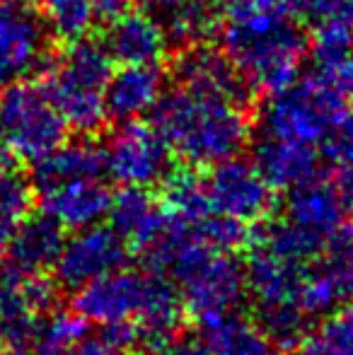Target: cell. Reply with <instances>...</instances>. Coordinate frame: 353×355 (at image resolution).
I'll return each instance as SVG.
<instances>
[{"mask_svg":"<svg viewBox=\"0 0 353 355\" xmlns=\"http://www.w3.org/2000/svg\"><path fill=\"white\" fill-rule=\"evenodd\" d=\"M257 169L261 177L271 184L273 191L300 187L310 179L320 177V153L312 145L283 141V138L261 136L255 145V159Z\"/></svg>","mask_w":353,"mask_h":355,"instance_id":"20","label":"cell"},{"mask_svg":"<svg viewBox=\"0 0 353 355\" xmlns=\"http://www.w3.org/2000/svg\"><path fill=\"white\" fill-rule=\"evenodd\" d=\"M42 211L63 230H83L107 218L112 191L102 179H80L51 187L39 193Z\"/></svg>","mask_w":353,"mask_h":355,"instance_id":"18","label":"cell"},{"mask_svg":"<svg viewBox=\"0 0 353 355\" xmlns=\"http://www.w3.org/2000/svg\"><path fill=\"white\" fill-rule=\"evenodd\" d=\"M346 206L344 196L339 193L336 184L322 182L320 177L291 189L286 203V220L293 225L317 234L320 239H329L346 227Z\"/></svg>","mask_w":353,"mask_h":355,"instance_id":"19","label":"cell"},{"mask_svg":"<svg viewBox=\"0 0 353 355\" xmlns=\"http://www.w3.org/2000/svg\"><path fill=\"white\" fill-rule=\"evenodd\" d=\"M295 355H353V304H339L307 329Z\"/></svg>","mask_w":353,"mask_h":355,"instance_id":"27","label":"cell"},{"mask_svg":"<svg viewBox=\"0 0 353 355\" xmlns=\"http://www.w3.org/2000/svg\"><path fill=\"white\" fill-rule=\"evenodd\" d=\"M87 322L78 312H44L34 324L27 343V355H68L85 338Z\"/></svg>","mask_w":353,"mask_h":355,"instance_id":"29","label":"cell"},{"mask_svg":"<svg viewBox=\"0 0 353 355\" xmlns=\"http://www.w3.org/2000/svg\"><path fill=\"white\" fill-rule=\"evenodd\" d=\"M109 227L126 242L128 249L146 252L160 239L167 225L162 203L148 189L123 187L109 203Z\"/></svg>","mask_w":353,"mask_h":355,"instance_id":"17","label":"cell"},{"mask_svg":"<svg viewBox=\"0 0 353 355\" xmlns=\"http://www.w3.org/2000/svg\"><path fill=\"white\" fill-rule=\"evenodd\" d=\"M143 281H146V273L117 268V271L78 288L73 309L85 322H92L97 327L133 322L138 307H141Z\"/></svg>","mask_w":353,"mask_h":355,"instance_id":"12","label":"cell"},{"mask_svg":"<svg viewBox=\"0 0 353 355\" xmlns=\"http://www.w3.org/2000/svg\"><path fill=\"white\" fill-rule=\"evenodd\" d=\"M104 150V174L121 187L150 189L172 172V150L153 123H119Z\"/></svg>","mask_w":353,"mask_h":355,"instance_id":"5","label":"cell"},{"mask_svg":"<svg viewBox=\"0 0 353 355\" xmlns=\"http://www.w3.org/2000/svg\"><path fill=\"white\" fill-rule=\"evenodd\" d=\"M307 51L315 63V75H325L353 53V29L336 22H317Z\"/></svg>","mask_w":353,"mask_h":355,"instance_id":"31","label":"cell"},{"mask_svg":"<svg viewBox=\"0 0 353 355\" xmlns=\"http://www.w3.org/2000/svg\"><path fill=\"white\" fill-rule=\"evenodd\" d=\"M143 3H146L148 12H157V10L167 8V5H172L175 0H143Z\"/></svg>","mask_w":353,"mask_h":355,"instance_id":"38","label":"cell"},{"mask_svg":"<svg viewBox=\"0 0 353 355\" xmlns=\"http://www.w3.org/2000/svg\"><path fill=\"white\" fill-rule=\"evenodd\" d=\"M148 355H203L198 343H189V341H182V338L172 336V338H165V341H157L150 346V353Z\"/></svg>","mask_w":353,"mask_h":355,"instance_id":"35","label":"cell"},{"mask_svg":"<svg viewBox=\"0 0 353 355\" xmlns=\"http://www.w3.org/2000/svg\"><path fill=\"white\" fill-rule=\"evenodd\" d=\"M89 3H92L97 17L102 19V22H109V19L119 17V15H123L126 10H131L136 0H89Z\"/></svg>","mask_w":353,"mask_h":355,"instance_id":"37","label":"cell"},{"mask_svg":"<svg viewBox=\"0 0 353 355\" xmlns=\"http://www.w3.org/2000/svg\"><path fill=\"white\" fill-rule=\"evenodd\" d=\"M68 126L42 83L24 80L0 92V145L19 162L34 164L58 148Z\"/></svg>","mask_w":353,"mask_h":355,"instance_id":"3","label":"cell"},{"mask_svg":"<svg viewBox=\"0 0 353 355\" xmlns=\"http://www.w3.org/2000/svg\"><path fill=\"white\" fill-rule=\"evenodd\" d=\"M32 182L34 193H42L51 187L68 182H80V179H102L104 177V150L87 136L68 143L63 141L49 155L32 164Z\"/></svg>","mask_w":353,"mask_h":355,"instance_id":"21","label":"cell"},{"mask_svg":"<svg viewBox=\"0 0 353 355\" xmlns=\"http://www.w3.org/2000/svg\"><path fill=\"white\" fill-rule=\"evenodd\" d=\"M198 331V348L203 355H278V348L257 322L227 312L206 319Z\"/></svg>","mask_w":353,"mask_h":355,"instance_id":"23","label":"cell"},{"mask_svg":"<svg viewBox=\"0 0 353 355\" xmlns=\"http://www.w3.org/2000/svg\"><path fill=\"white\" fill-rule=\"evenodd\" d=\"M42 17L49 34L58 44L87 39L99 22L89 0H42Z\"/></svg>","mask_w":353,"mask_h":355,"instance_id":"30","label":"cell"},{"mask_svg":"<svg viewBox=\"0 0 353 355\" xmlns=\"http://www.w3.org/2000/svg\"><path fill=\"white\" fill-rule=\"evenodd\" d=\"M353 297V230L341 227L327 239L325 249L305 266L298 293V304L307 319L327 314L329 309Z\"/></svg>","mask_w":353,"mask_h":355,"instance_id":"8","label":"cell"},{"mask_svg":"<svg viewBox=\"0 0 353 355\" xmlns=\"http://www.w3.org/2000/svg\"><path fill=\"white\" fill-rule=\"evenodd\" d=\"M346 107L349 104L325 78H298L281 92L268 94L261 114V136L320 148L325 133Z\"/></svg>","mask_w":353,"mask_h":355,"instance_id":"4","label":"cell"},{"mask_svg":"<svg viewBox=\"0 0 353 355\" xmlns=\"http://www.w3.org/2000/svg\"><path fill=\"white\" fill-rule=\"evenodd\" d=\"M34 208V187L27 174L19 169V159H15L0 145V257L24 218Z\"/></svg>","mask_w":353,"mask_h":355,"instance_id":"25","label":"cell"},{"mask_svg":"<svg viewBox=\"0 0 353 355\" xmlns=\"http://www.w3.org/2000/svg\"><path fill=\"white\" fill-rule=\"evenodd\" d=\"M184 302L175 281L160 271L146 273L143 281L141 307L136 312L133 324L141 331V341L153 346L157 341L177 336L184 322Z\"/></svg>","mask_w":353,"mask_h":355,"instance_id":"22","label":"cell"},{"mask_svg":"<svg viewBox=\"0 0 353 355\" xmlns=\"http://www.w3.org/2000/svg\"><path fill=\"white\" fill-rule=\"evenodd\" d=\"M177 85L203 92L225 94V97L240 99L250 104L252 89L232 66V61L225 56L223 49L208 46V42L193 44V46H182L172 63Z\"/></svg>","mask_w":353,"mask_h":355,"instance_id":"16","label":"cell"},{"mask_svg":"<svg viewBox=\"0 0 353 355\" xmlns=\"http://www.w3.org/2000/svg\"><path fill=\"white\" fill-rule=\"evenodd\" d=\"M250 247V257L245 263V285L247 295L257 304V314L276 312V309L302 312L298 304V293H300L307 263L293 261V259L273 252L259 239Z\"/></svg>","mask_w":353,"mask_h":355,"instance_id":"10","label":"cell"},{"mask_svg":"<svg viewBox=\"0 0 353 355\" xmlns=\"http://www.w3.org/2000/svg\"><path fill=\"white\" fill-rule=\"evenodd\" d=\"M206 193L211 211L242 225L264 223L276 206V191L261 177L255 162L240 155L213 164L206 174Z\"/></svg>","mask_w":353,"mask_h":355,"instance_id":"7","label":"cell"},{"mask_svg":"<svg viewBox=\"0 0 353 355\" xmlns=\"http://www.w3.org/2000/svg\"><path fill=\"white\" fill-rule=\"evenodd\" d=\"M167 75L160 63H133L119 66L104 89V112L107 121H136L150 114L165 92Z\"/></svg>","mask_w":353,"mask_h":355,"instance_id":"15","label":"cell"},{"mask_svg":"<svg viewBox=\"0 0 353 355\" xmlns=\"http://www.w3.org/2000/svg\"><path fill=\"white\" fill-rule=\"evenodd\" d=\"M42 314L27 302L15 278L0 276V348L27 351L34 324Z\"/></svg>","mask_w":353,"mask_h":355,"instance_id":"28","label":"cell"},{"mask_svg":"<svg viewBox=\"0 0 353 355\" xmlns=\"http://www.w3.org/2000/svg\"><path fill=\"white\" fill-rule=\"evenodd\" d=\"M223 49L302 24L300 0H216Z\"/></svg>","mask_w":353,"mask_h":355,"instance_id":"11","label":"cell"},{"mask_svg":"<svg viewBox=\"0 0 353 355\" xmlns=\"http://www.w3.org/2000/svg\"><path fill=\"white\" fill-rule=\"evenodd\" d=\"M320 78H325L327 83H332V87H334L336 92L341 94V99L353 109V53L346 58V61H341L336 68H332L329 73L320 75Z\"/></svg>","mask_w":353,"mask_h":355,"instance_id":"34","label":"cell"},{"mask_svg":"<svg viewBox=\"0 0 353 355\" xmlns=\"http://www.w3.org/2000/svg\"><path fill=\"white\" fill-rule=\"evenodd\" d=\"M0 355H27V351H17V348H0Z\"/></svg>","mask_w":353,"mask_h":355,"instance_id":"40","label":"cell"},{"mask_svg":"<svg viewBox=\"0 0 353 355\" xmlns=\"http://www.w3.org/2000/svg\"><path fill=\"white\" fill-rule=\"evenodd\" d=\"M42 0H0V5H27V8H37Z\"/></svg>","mask_w":353,"mask_h":355,"instance_id":"39","label":"cell"},{"mask_svg":"<svg viewBox=\"0 0 353 355\" xmlns=\"http://www.w3.org/2000/svg\"><path fill=\"white\" fill-rule=\"evenodd\" d=\"M153 126L172 155L191 167H213L237 157L252 138L250 104L184 85L162 92L153 109Z\"/></svg>","mask_w":353,"mask_h":355,"instance_id":"1","label":"cell"},{"mask_svg":"<svg viewBox=\"0 0 353 355\" xmlns=\"http://www.w3.org/2000/svg\"><path fill=\"white\" fill-rule=\"evenodd\" d=\"M320 157L339 169L353 167V109L346 107L320 143Z\"/></svg>","mask_w":353,"mask_h":355,"instance_id":"32","label":"cell"},{"mask_svg":"<svg viewBox=\"0 0 353 355\" xmlns=\"http://www.w3.org/2000/svg\"><path fill=\"white\" fill-rule=\"evenodd\" d=\"M112 71L114 61L109 53L89 37L66 44L61 53H53L42 75V85L68 131L73 128L80 136H92L104 126V89Z\"/></svg>","mask_w":353,"mask_h":355,"instance_id":"2","label":"cell"},{"mask_svg":"<svg viewBox=\"0 0 353 355\" xmlns=\"http://www.w3.org/2000/svg\"><path fill=\"white\" fill-rule=\"evenodd\" d=\"M99 44L119 66L160 63L170 49V39H167L162 24L148 10L133 8L109 19Z\"/></svg>","mask_w":353,"mask_h":355,"instance_id":"14","label":"cell"},{"mask_svg":"<svg viewBox=\"0 0 353 355\" xmlns=\"http://www.w3.org/2000/svg\"><path fill=\"white\" fill-rule=\"evenodd\" d=\"M128 247L109 225H89L68 237L56 259V283L61 288L78 290L94 278H102L126 266Z\"/></svg>","mask_w":353,"mask_h":355,"instance_id":"9","label":"cell"},{"mask_svg":"<svg viewBox=\"0 0 353 355\" xmlns=\"http://www.w3.org/2000/svg\"><path fill=\"white\" fill-rule=\"evenodd\" d=\"M150 15L162 24L170 44H175L177 49L203 44L218 34L216 0H175Z\"/></svg>","mask_w":353,"mask_h":355,"instance_id":"24","label":"cell"},{"mask_svg":"<svg viewBox=\"0 0 353 355\" xmlns=\"http://www.w3.org/2000/svg\"><path fill=\"white\" fill-rule=\"evenodd\" d=\"M68 355H121L112 343H107L102 336L97 338H80L76 346L68 351Z\"/></svg>","mask_w":353,"mask_h":355,"instance_id":"36","label":"cell"},{"mask_svg":"<svg viewBox=\"0 0 353 355\" xmlns=\"http://www.w3.org/2000/svg\"><path fill=\"white\" fill-rule=\"evenodd\" d=\"M53 39L37 8L0 5V89L44 75Z\"/></svg>","mask_w":353,"mask_h":355,"instance_id":"6","label":"cell"},{"mask_svg":"<svg viewBox=\"0 0 353 355\" xmlns=\"http://www.w3.org/2000/svg\"><path fill=\"white\" fill-rule=\"evenodd\" d=\"M63 232L66 230L44 211L37 215L29 213L5 244V263L0 276L24 278L53 271L61 247L66 242Z\"/></svg>","mask_w":353,"mask_h":355,"instance_id":"13","label":"cell"},{"mask_svg":"<svg viewBox=\"0 0 353 355\" xmlns=\"http://www.w3.org/2000/svg\"><path fill=\"white\" fill-rule=\"evenodd\" d=\"M162 208L172 220L184 225L201 223L206 215H211V203L206 193V179L196 169H175L162 179Z\"/></svg>","mask_w":353,"mask_h":355,"instance_id":"26","label":"cell"},{"mask_svg":"<svg viewBox=\"0 0 353 355\" xmlns=\"http://www.w3.org/2000/svg\"><path fill=\"white\" fill-rule=\"evenodd\" d=\"M300 8L315 22H336L353 29V0H300Z\"/></svg>","mask_w":353,"mask_h":355,"instance_id":"33","label":"cell"}]
</instances>
